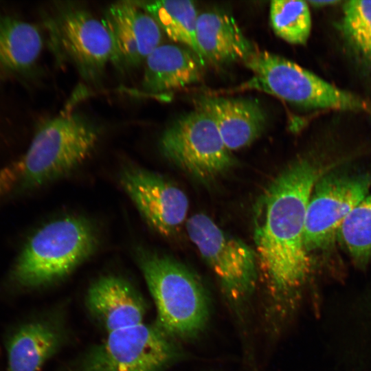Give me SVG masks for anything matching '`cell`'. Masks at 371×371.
I'll use <instances>...</instances> for the list:
<instances>
[{
	"label": "cell",
	"mask_w": 371,
	"mask_h": 371,
	"mask_svg": "<svg viewBox=\"0 0 371 371\" xmlns=\"http://www.w3.org/2000/svg\"><path fill=\"white\" fill-rule=\"evenodd\" d=\"M194 106L212 118L232 152L251 145L266 128L267 114L256 99L201 95Z\"/></svg>",
	"instance_id": "5bb4252c"
},
{
	"label": "cell",
	"mask_w": 371,
	"mask_h": 371,
	"mask_svg": "<svg viewBox=\"0 0 371 371\" xmlns=\"http://www.w3.org/2000/svg\"><path fill=\"white\" fill-rule=\"evenodd\" d=\"M134 253L156 306L155 323L175 340L194 337L204 327L209 309L199 278L168 255L142 246Z\"/></svg>",
	"instance_id": "3957f363"
},
{
	"label": "cell",
	"mask_w": 371,
	"mask_h": 371,
	"mask_svg": "<svg viewBox=\"0 0 371 371\" xmlns=\"http://www.w3.org/2000/svg\"><path fill=\"white\" fill-rule=\"evenodd\" d=\"M159 148L175 166L200 181H211L232 169L236 159L212 118L198 109L180 115L162 133Z\"/></svg>",
	"instance_id": "52a82bcc"
},
{
	"label": "cell",
	"mask_w": 371,
	"mask_h": 371,
	"mask_svg": "<svg viewBox=\"0 0 371 371\" xmlns=\"http://www.w3.org/2000/svg\"><path fill=\"white\" fill-rule=\"evenodd\" d=\"M43 38L33 24L10 16H0V70L21 71L37 61Z\"/></svg>",
	"instance_id": "ac0fdd59"
},
{
	"label": "cell",
	"mask_w": 371,
	"mask_h": 371,
	"mask_svg": "<svg viewBox=\"0 0 371 371\" xmlns=\"http://www.w3.org/2000/svg\"><path fill=\"white\" fill-rule=\"evenodd\" d=\"M171 40L193 51L205 63L199 48L196 27L199 14L189 0L135 1Z\"/></svg>",
	"instance_id": "d6986e66"
},
{
	"label": "cell",
	"mask_w": 371,
	"mask_h": 371,
	"mask_svg": "<svg viewBox=\"0 0 371 371\" xmlns=\"http://www.w3.org/2000/svg\"><path fill=\"white\" fill-rule=\"evenodd\" d=\"M51 46L58 58L68 60L87 82L97 83L113 58V45L102 20L85 6L63 2L47 22Z\"/></svg>",
	"instance_id": "ba28073f"
},
{
	"label": "cell",
	"mask_w": 371,
	"mask_h": 371,
	"mask_svg": "<svg viewBox=\"0 0 371 371\" xmlns=\"http://www.w3.org/2000/svg\"><path fill=\"white\" fill-rule=\"evenodd\" d=\"M10 187L8 179L4 175L0 174V196Z\"/></svg>",
	"instance_id": "cb8c5ba5"
},
{
	"label": "cell",
	"mask_w": 371,
	"mask_h": 371,
	"mask_svg": "<svg viewBox=\"0 0 371 371\" xmlns=\"http://www.w3.org/2000/svg\"><path fill=\"white\" fill-rule=\"evenodd\" d=\"M100 137V128L78 113L47 120L18 163L21 186L36 188L68 175L89 158Z\"/></svg>",
	"instance_id": "5b68a950"
},
{
	"label": "cell",
	"mask_w": 371,
	"mask_h": 371,
	"mask_svg": "<svg viewBox=\"0 0 371 371\" xmlns=\"http://www.w3.org/2000/svg\"><path fill=\"white\" fill-rule=\"evenodd\" d=\"M101 20L113 41L112 64L120 70L137 67L161 45V30L135 1L110 5Z\"/></svg>",
	"instance_id": "7c38bea8"
},
{
	"label": "cell",
	"mask_w": 371,
	"mask_h": 371,
	"mask_svg": "<svg viewBox=\"0 0 371 371\" xmlns=\"http://www.w3.org/2000/svg\"><path fill=\"white\" fill-rule=\"evenodd\" d=\"M339 30L352 58L371 75V1L344 2Z\"/></svg>",
	"instance_id": "ffe728a7"
},
{
	"label": "cell",
	"mask_w": 371,
	"mask_h": 371,
	"mask_svg": "<svg viewBox=\"0 0 371 371\" xmlns=\"http://www.w3.org/2000/svg\"><path fill=\"white\" fill-rule=\"evenodd\" d=\"M243 63L252 76L243 89L262 91L304 109L371 116L370 100L336 87L286 58L255 49Z\"/></svg>",
	"instance_id": "277c9868"
},
{
	"label": "cell",
	"mask_w": 371,
	"mask_h": 371,
	"mask_svg": "<svg viewBox=\"0 0 371 371\" xmlns=\"http://www.w3.org/2000/svg\"><path fill=\"white\" fill-rule=\"evenodd\" d=\"M99 245L98 230L89 218L80 215L56 218L27 241L15 262L12 280L25 288L56 282L90 258Z\"/></svg>",
	"instance_id": "7a4b0ae2"
},
{
	"label": "cell",
	"mask_w": 371,
	"mask_h": 371,
	"mask_svg": "<svg viewBox=\"0 0 371 371\" xmlns=\"http://www.w3.org/2000/svg\"><path fill=\"white\" fill-rule=\"evenodd\" d=\"M308 5H311L316 8H324L328 6L335 5L341 2V1L337 0H327V1H306Z\"/></svg>",
	"instance_id": "603a6c76"
},
{
	"label": "cell",
	"mask_w": 371,
	"mask_h": 371,
	"mask_svg": "<svg viewBox=\"0 0 371 371\" xmlns=\"http://www.w3.org/2000/svg\"><path fill=\"white\" fill-rule=\"evenodd\" d=\"M370 188L371 170L332 166L321 174L306 213L304 243L310 256L334 247L343 223Z\"/></svg>",
	"instance_id": "8992f818"
},
{
	"label": "cell",
	"mask_w": 371,
	"mask_h": 371,
	"mask_svg": "<svg viewBox=\"0 0 371 371\" xmlns=\"http://www.w3.org/2000/svg\"><path fill=\"white\" fill-rule=\"evenodd\" d=\"M64 337L62 326L52 318L23 324L9 339L8 371H38L58 352Z\"/></svg>",
	"instance_id": "e0dca14e"
},
{
	"label": "cell",
	"mask_w": 371,
	"mask_h": 371,
	"mask_svg": "<svg viewBox=\"0 0 371 371\" xmlns=\"http://www.w3.org/2000/svg\"><path fill=\"white\" fill-rule=\"evenodd\" d=\"M337 242L356 265L365 267L371 262V194L347 216L339 229Z\"/></svg>",
	"instance_id": "44dd1931"
},
{
	"label": "cell",
	"mask_w": 371,
	"mask_h": 371,
	"mask_svg": "<svg viewBox=\"0 0 371 371\" xmlns=\"http://www.w3.org/2000/svg\"><path fill=\"white\" fill-rule=\"evenodd\" d=\"M142 88L151 95H168L199 82L203 62L193 51L175 44H161L144 61Z\"/></svg>",
	"instance_id": "9a60e30c"
},
{
	"label": "cell",
	"mask_w": 371,
	"mask_h": 371,
	"mask_svg": "<svg viewBox=\"0 0 371 371\" xmlns=\"http://www.w3.org/2000/svg\"><path fill=\"white\" fill-rule=\"evenodd\" d=\"M186 232L228 297L240 301L253 291L257 279L255 251L240 239L223 231L203 213L186 223Z\"/></svg>",
	"instance_id": "30bf717a"
},
{
	"label": "cell",
	"mask_w": 371,
	"mask_h": 371,
	"mask_svg": "<svg viewBox=\"0 0 371 371\" xmlns=\"http://www.w3.org/2000/svg\"><path fill=\"white\" fill-rule=\"evenodd\" d=\"M175 339L155 323L107 334L83 357L79 371H163L178 357Z\"/></svg>",
	"instance_id": "9c48e42d"
},
{
	"label": "cell",
	"mask_w": 371,
	"mask_h": 371,
	"mask_svg": "<svg viewBox=\"0 0 371 371\" xmlns=\"http://www.w3.org/2000/svg\"><path fill=\"white\" fill-rule=\"evenodd\" d=\"M196 36L205 62L216 65L244 62L255 50L235 19L223 11L199 14Z\"/></svg>",
	"instance_id": "2e32d148"
},
{
	"label": "cell",
	"mask_w": 371,
	"mask_h": 371,
	"mask_svg": "<svg viewBox=\"0 0 371 371\" xmlns=\"http://www.w3.org/2000/svg\"><path fill=\"white\" fill-rule=\"evenodd\" d=\"M328 167L306 157L293 161L270 182L256 203L255 252L277 297L295 293L310 276L313 262L304 243L306 213L313 187Z\"/></svg>",
	"instance_id": "6da1fadb"
},
{
	"label": "cell",
	"mask_w": 371,
	"mask_h": 371,
	"mask_svg": "<svg viewBox=\"0 0 371 371\" xmlns=\"http://www.w3.org/2000/svg\"><path fill=\"white\" fill-rule=\"evenodd\" d=\"M119 181L147 225L162 236H173L187 221L188 199L166 177L130 165L120 171Z\"/></svg>",
	"instance_id": "8fae6325"
},
{
	"label": "cell",
	"mask_w": 371,
	"mask_h": 371,
	"mask_svg": "<svg viewBox=\"0 0 371 371\" xmlns=\"http://www.w3.org/2000/svg\"><path fill=\"white\" fill-rule=\"evenodd\" d=\"M85 302L92 317L107 334L144 323L147 312L146 301L134 285L114 274L94 280Z\"/></svg>",
	"instance_id": "4fadbf2b"
},
{
	"label": "cell",
	"mask_w": 371,
	"mask_h": 371,
	"mask_svg": "<svg viewBox=\"0 0 371 371\" xmlns=\"http://www.w3.org/2000/svg\"><path fill=\"white\" fill-rule=\"evenodd\" d=\"M269 19L274 33L286 42L305 45L311 31L309 5L304 1L273 0Z\"/></svg>",
	"instance_id": "7402d4cb"
}]
</instances>
